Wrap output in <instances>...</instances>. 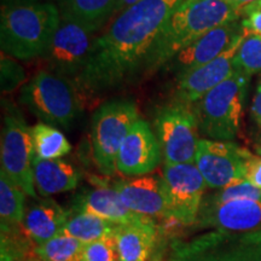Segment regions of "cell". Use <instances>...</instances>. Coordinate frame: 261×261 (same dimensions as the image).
<instances>
[{"label": "cell", "instance_id": "1", "mask_svg": "<svg viewBox=\"0 0 261 261\" xmlns=\"http://www.w3.org/2000/svg\"><path fill=\"white\" fill-rule=\"evenodd\" d=\"M184 0H140L122 11L94 41L86 67L75 83L79 92L115 89L144 67L159 33Z\"/></svg>", "mask_w": 261, "mask_h": 261}, {"label": "cell", "instance_id": "2", "mask_svg": "<svg viewBox=\"0 0 261 261\" xmlns=\"http://www.w3.org/2000/svg\"><path fill=\"white\" fill-rule=\"evenodd\" d=\"M241 16L223 0H184L169 16L159 33L146 61L145 69L166 65L178 52L190 46L202 35Z\"/></svg>", "mask_w": 261, "mask_h": 261}, {"label": "cell", "instance_id": "3", "mask_svg": "<svg viewBox=\"0 0 261 261\" xmlns=\"http://www.w3.org/2000/svg\"><path fill=\"white\" fill-rule=\"evenodd\" d=\"M61 22L60 9L51 3L3 5L0 16L2 52L22 61L44 57Z\"/></svg>", "mask_w": 261, "mask_h": 261}, {"label": "cell", "instance_id": "4", "mask_svg": "<svg viewBox=\"0 0 261 261\" xmlns=\"http://www.w3.org/2000/svg\"><path fill=\"white\" fill-rule=\"evenodd\" d=\"M249 77L236 67L228 79L192 104L201 135L221 142L236 138L242 121Z\"/></svg>", "mask_w": 261, "mask_h": 261}, {"label": "cell", "instance_id": "5", "mask_svg": "<svg viewBox=\"0 0 261 261\" xmlns=\"http://www.w3.org/2000/svg\"><path fill=\"white\" fill-rule=\"evenodd\" d=\"M21 102L42 123L65 129L80 113L77 87L51 70H40L32 77L22 89Z\"/></svg>", "mask_w": 261, "mask_h": 261}, {"label": "cell", "instance_id": "6", "mask_svg": "<svg viewBox=\"0 0 261 261\" xmlns=\"http://www.w3.org/2000/svg\"><path fill=\"white\" fill-rule=\"evenodd\" d=\"M168 261H261V228L248 232L211 230L175 240Z\"/></svg>", "mask_w": 261, "mask_h": 261}, {"label": "cell", "instance_id": "7", "mask_svg": "<svg viewBox=\"0 0 261 261\" xmlns=\"http://www.w3.org/2000/svg\"><path fill=\"white\" fill-rule=\"evenodd\" d=\"M137 106L129 99H113L100 106L92 116L91 142L98 171L112 175L117 171L120 146L133 125L138 121Z\"/></svg>", "mask_w": 261, "mask_h": 261}, {"label": "cell", "instance_id": "8", "mask_svg": "<svg viewBox=\"0 0 261 261\" xmlns=\"http://www.w3.org/2000/svg\"><path fill=\"white\" fill-rule=\"evenodd\" d=\"M154 128L165 165L195 163L200 129L191 106L175 100L162 107L154 119Z\"/></svg>", "mask_w": 261, "mask_h": 261}, {"label": "cell", "instance_id": "9", "mask_svg": "<svg viewBox=\"0 0 261 261\" xmlns=\"http://www.w3.org/2000/svg\"><path fill=\"white\" fill-rule=\"evenodd\" d=\"M2 133V169L25 195L37 198L33 174L34 143L28 127L17 110H8Z\"/></svg>", "mask_w": 261, "mask_h": 261}, {"label": "cell", "instance_id": "10", "mask_svg": "<svg viewBox=\"0 0 261 261\" xmlns=\"http://www.w3.org/2000/svg\"><path fill=\"white\" fill-rule=\"evenodd\" d=\"M162 180L168 202V220L196 224L207 182L195 163L165 165Z\"/></svg>", "mask_w": 261, "mask_h": 261}, {"label": "cell", "instance_id": "11", "mask_svg": "<svg viewBox=\"0 0 261 261\" xmlns=\"http://www.w3.org/2000/svg\"><path fill=\"white\" fill-rule=\"evenodd\" d=\"M252 156L232 142L200 139L195 165L208 187L221 189L246 179L247 163Z\"/></svg>", "mask_w": 261, "mask_h": 261}, {"label": "cell", "instance_id": "12", "mask_svg": "<svg viewBox=\"0 0 261 261\" xmlns=\"http://www.w3.org/2000/svg\"><path fill=\"white\" fill-rule=\"evenodd\" d=\"M93 34L79 24L62 21L44 56L48 70L76 83L90 60L97 39Z\"/></svg>", "mask_w": 261, "mask_h": 261}, {"label": "cell", "instance_id": "13", "mask_svg": "<svg viewBox=\"0 0 261 261\" xmlns=\"http://www.w3.org/2000/svg\"><path fill=\"white\" fill-rule=\"evenodd\" d=\"M243 33L242 22L233 21L219 25L202 35L190 46L178 52L166 67L180 77L219 57Z\"/></svg>", "mask_w": 261, "mask_h": 261}, {"label": "cell", "instance_id": "14", "mask_svg": "<svg viewBox=\"0 0 261 261\" xmlns=\"http://www.w3.org/2000/svg\"><path fill=\"white\" fill-rule=\"evenodd\" d=\"M246 35L247 31L244 29L243 34H241L219 57L178 77L177 92H175L178 102L192 106L214 87L228 79L236 70L234 58Z\"/></svg>", "mask_w": 261, "mask_h": 261}, {"label": "cell", "instance_id": "15", "mask_svg": "<svg viewBox=\"0 0 261 261\" xmlns=\"http://www.w3.org/2000/svg\"><path fill=\"white\" fill-rule=\"evenodd\" d=\"M223 232H248L261 228V200H236L214 203L202 201L196 224Z\"/></svg>", "mask_w": 261, "mask_h": 261}, {"label": "cell", "instance_id": "16", "mask_svg": "<svg viewBox=\"0 0 261 261\" xmlns=\"http://www.w3.org/2000/svg\"><path fill=\"white\" fill-rule=\"evenodd\" d=\"M162 152L149 123L138 119L120 146L116 168L126 177H143L155 171Z\"/></svg>", "mask_w": 261, "mask_h": 261}, {"label": "cell", "instance_id": "17", "mask_svg": "<svg viewBox=\"0 0 261 261\" xmlns=\"http://www.w3.org/2000/svg\"><path fill=\"white\" fill-rule=\"evenodd\" d=\"M129 211L149 218L168 219V202L162 177L143 175L113 185Z\"/></svg>", "mask_w": 261, "mask_h": 261}, {"label": "cell", "instance_id": "18", "mask_svg": "<svg viewBox=\"0 0 261 261\" xmlns=\"http://www.w3.org/2000/svg\"><path fill=\"white\" fill-rule=\"evenodd\" d=\"M71 211L97 215L115 225H128L149 219V217L129 211L115 189L108 187H99L77 195L73 200Z\"/></svg>", "mask_w": 261, "mask_h": 261}, {"label": "cell", "instance_id": "19", "mask_svg": "<svg viewBox=\"0 0 261 261\" xmlns=\"http://www.w3.org/2000/svg\"><path fill=\"white\" fill-rule=\"evenodd\" d=\"M158 237L159 228L151 218L135 224L119 225L114 234L117 261H149Z\"/></svg>", "mask_w": 261, "mask_h": 261}, {"label": "cell", "instance_id": "20", "mask_svg": "<svg viewBox=\"0 0 261 261\" xmlns=\"http://www.w3.org/2000/svg\"><path fill=\"white\" fill-rule=\"evenodd\" d=\"M69 217L70 212L65 211L56 201L42 200L25 211L22 230L29 240L40 246L61 234Z\"/></svg>", "mask_w": 261, "mask_h": 261}, {"label": "cell", "instance_id": "21", "mask_svg": "<svg viewBox=\"0 0 261 261\" xmlns=\"http://www.w3.org/2000/svg\"><path fill=\"white\" fill-rule=\"evenodd\" d=\"M33 174L37 191L44 197L74 190L79 184L80 173L62 160H44L34 156Z\"/></svg>", "mask_w": 261, "mask_h": 261}, {"label": "cell", "instance_id": "22", "mask_svg": "<svg viewBox=\"0 0 261 261\" xmlns=\"http://www.w3.org/2000/svg\"><path fill=\"white\" fill-rule=\"evenodd\" d=\"M117 0H60L62 21L97 32L114 15Z\"/></svg>", "mask_w": 261, "mask_h": 261}, {"label": "cell", "instance_id": "23", "mask_svg": "<svg viewBox=\"0 0 261 261\" xmlns=\"http://www.w3.org/2000/svg\"><path fill=\"white\" fill-rule=\"evenodd\" d=\"M117 226L97 215L79 212L74 213L65 223L62 233L74 237L83 243H91L94 241L114 238Z\"/></svg>", "mask_w": 261, "mask_h": 261}, {"label": "cell", "instance_id": "24", "mask_svg": "<svg viewBox=\"0 0 261 261\" xmlns=\"http://www.w3.org/2000/svg\"><path fill=\"white\" fill-rule=\"evenodd\" d=\"M24 192L10 179L6 173L0 172V221L2 228L19 227L24 219Z\"/></svg>", "mask_w": 261, "mask_h": 261}, {"label": "cell", "instance_id": "25", "mask_svg": "<svg viewBox=\"0 0 261 261\" xmlns=\"http://www.w3.org/2000/svg\"><path fill=\"white\" fill-rule=\"evenodd\" d=\"M32 137L35 155L40 159L58 160L69 154L71 150L67 137L47 123H38L32 127Z\"/></svg>", "mask_w": 261, "mask_h": 261}, {"label": "cell", "instance_id": "26", "mask_svg": "<svg viewBox=\"0 0 261 261\" xmlns=\"http://www.w3.org/2000/svg\"><path fill=\"white\" fill-rule=\"evenodd\" d=\"M85 243L76 238L58 234L35 248L41 261H81Z\"/></svg>", "mask_w": 261, "mask_h": 261}, {"label": "cell", "instance_id": "27", "mask_svg": "<svg viewBox=\"0 0 261 261\" xmlns=\"http://www.w3.org/2000/svg\"><path fill=\"white\" fill-rule=\"evenodd\" d=\"M247 31V29H246ZM234 64L244 74L252 76L261 71V37L247 31L242 44L238 48Z\"/></svg>", "mask_w": 261, "mask_h": 261}, {"label": "cell", "instance_id": "28", "mask_svg": "<svg viewBox=\"0 0 261 261\" xmlns=\"http://www.w3.org/2000/svg\"><path fill=\"white\" fill-rule=\"evenodd\" d=\"M204 200L214 203L236 200H261V190L243 179L225 188L218 189L214 194L204 196Z\"/></svg>", "mask_w": 261, "mask_h": 261}, {"label": "cell", "instance_id": "29", "mask_svg": "<svg viewBox=\"0 0 261 261\" xmlns=\"http://www.w3.org/2000/svg\"><path fill=\"white\" fill-rule=\"evenodd\" d=\"M19 227L2 228V261H19L23 257L25 243Z\"/></svg>", "mask_w": 261, "mask_h": 261}, {"label": "cell", "instance_id": "30", "mask_svg": "<svg viewBox=\"0 0 261 261\" xmlns=\"http://www.w3.org/2000/svg\"><path fill=\"white\" fill-rule=\"evenodd\" d=\"M25 79V71L21 65L10 58L8 55L2 56V92L10 93L17 89Z\"/></svg>", "mask_w": 261, "mask_h": 261}, {"label": "cell", "instance_id": "31", "mask_svg": "<svg viewBox=\"0 0 261 261\" xmlns=\"http://www.w3.org/2000/svg\"><path fill=\"white\" fill-rule=\"evenodd\" d=\"M81 261H117L114 238L85 243Z\"/></svg>", "mask_w": 261, "mask_h": 261}, {"label": "cell", "instance_id": "32", "mask_svg": "<svg viewBox=\"0 0 261 261\" xmlns=\"http://www.w3.org/2000/svg\"><path fill=\"white\" fill-rule=\"evenodd\" d=\"M246 180L261 190V156L253 155L248 161Z\"/></svg>", "mask_w": 261, "mask_h": 261}, {"label": "cell", "instance_id": "33", "mask_svg": "<svg viewBox=\"0 0 261 261\" xmlns=\"http://www.w3.org/2000/svg\"><path fill=\"white\" fill-rule=\"evenodd\" d=\"M250 116H252L254 125L256 126L257 133L261 137V77L257 84L255 96L253 98L252 107H250Z\"/></svg>", "mask_w": 261, "mask_h": 261}, {"label": "cell", "instance_id": "34", "mask_svg": "<svg viewBox=\"0 0 261 261\" xmlns=\"http://www.w3.org/2000/svg\"><path fill=\"white\" fill-rule=\"evenodd\" d=\"M242 25L248 32L255 33L261 37V10L254 11L242 21Z\"/></svg>", "mask_w": 261, "mask_h": 261}, {"label": "cell", "instance_id": "35", "mask_svg": "<svg viewBox=\"0 0 261 261\" xmlns=\"http://www.w3.org/2000/svg\"><path fill=\"white\" fill-rule=\"evenodd\" d=\"M139 2L140 0H117L115 10H114V15L116 14L120 15L122 11H125V10H127L128 8H130V6H133Z\"/></svg>", "mask_w": 261, "mask_h": 261}, {"label": "cell", "instance_id": "36", "mask_svg": "<svg viewBox=\"0 0 261 261\" xmlns=\"http://www.w3.org/2000/svg\"><path fill=\"white\" fill-rule=\"evenodd\" d=\"M3 5H29L35 4L39 0H2Z\"/></svg>", "mask_w": 261, "mask_h": 261}, {"label": "cell", "instance_id": "37", "mask_svg": "<svg viewBox=\"0 0 261 261\" xmlns=\"http://www.w3.org/2000/svg\"><path fill=\"white\" fill-rule=\"evenodd\" d=\"M256 2V0H232V3H231V6L234 10H237V12L240 14V10L244 8V6L248 5V4H252V3Z\"/></svg>", "mask_w": 261, "mask_h": 261}, {"label": "cell", "instance_id": "38", "mask_svg": "<svg viewBox=\"0 0 261 261\" xmlns=\"http://www.w3.org/2000/svg\"><path fill=\"white\" fill-rule=\"evenodd\" d=\"M223 2H225V3H227L228 5H231V3H232V0H223Z\"/></svg>", "mask_w": 261, "mask_h": 261}, {"label": "cell", "instance_id": "39", "mask_svg": "<svg viewBox=\"0 0 261 261\" xmlns=\"http://www.w3.org/2000/svg\"><path fill=\"white\" fill-rule=\"evenodd\" d=\"M256 151H257V154L261 155V146H259V148H256Z\"/></svg>", "mask_w": 261, "mask_h": 261}]
</instances>
